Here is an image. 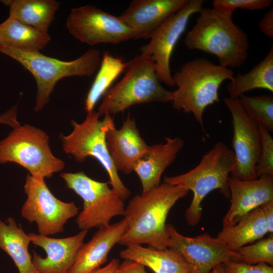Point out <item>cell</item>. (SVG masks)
<instances>
[{"label": "cell", "instance_id": "6da1fadb", "mask_svg": "<svg viewBox=\"0 0 273 273\" xmlns=\"http://www.w3.org/2000/svg\"><path fill=\"white\" fill-rule=\"evenodd\" d=\"M189 190L181 187L160 183L132 197L123 213L127 228L119 244H146L156 250L167 249V215L176 202Z\"/></svg>", "mask_w": 273, "mask_h": 273}, {"label": "cell", "instance_id": "7a4b0ae2", "mask_svg": "<svg viewBox=\"0 0 273 273\" xmlns=\"http://www.w3.org/2000/svg\"><path fill=\"white\" fill-rule=\"evenodd\" d=\"M199 14L185 36L186 47L216 56L222 66L241 67L248 57L245 32L234 23L232 16L213 9L202 8Z\"/></svg>", "mask_w": 273, "mask_h": 273}, {"label": "cell", "instance_id": "3957f363", "mask_svg": "<svg viewBox=\"0 0 273 273\" xmlns=\"http://www.w3.org/2000/svg\"><path fill=\"white\" fill-rule=\"evenodd\" d=\"M234 76L230 68L205 58H196L185 63L172 75L174 85L177 86L172 91V107L185 113H192L204 130L205 109L219 101L220 85Z\"/></svg>", "mask_w": 273, "mask_h": 273}, {"label": "cell", "instance_id": "277c9868", "mask_svg": "<svg viewBox=\"0 0 273 273\" xmlns=\"http://www.w3.org/2000/svg\"><path fill=\"white\" fill-rule=\"evenodd\" d=\"M235 163L233 151L219 141L191 170L177 175L164 177V183L192 191V202L185 212L186 220L189 225L194 226L199 222L202 215V201L213 190H219L225 198H230L228 178Z\"/></svg>", "mask_w": 273, "mask_h": 273}, {"label": "cell", "instance_id": "5b68a950", "mask_svg": "<svg viewBox=\"0 0 273 273\" xmlns=\"http://www.w3.org/2000/svg\"><path fill=\"white\" fill-rule=\"evenodd\" d=\"M128 62L123 78L103 95L100 115L117 114L138 104L172 101V91L162 85L149 56L141 53Z\"/></svg>", "mask_w": 273, "mask_h": 273}, {"label": "cell", "instance_id": "8992f818", "mask_svg": "<svg viewBox=\"0 0 273 273\" xmlns=\"http://www.w3.org/2000/svg\"><path fill=\"white\" fill-rule=\"evenodd\" d=\"M0 53L21 64L33 75L37 84L34 110L39 112L50 100L57 81L66 77L90 76L99 67L102 56L92 48L79 58L64 61L47 56L39 52H28L0 46Z\"/></svg>", "mask_w": 273, "mask_h": 273}, {"label": "cell", "instance_id": "52a82bcc", "mask_svg": "<svg viewBox=\"0 0 273 273\" xmlns=\"http://www.w3.org/2000/svg\"><path fill=\"white\" fill-rule=\"evenodd\" d=\"M100 116L98 112L93 111L87 113L82 123L72 120V131L67 135H60L63 150L79 162L85 161L88 157L96 159L106 170L109 185L124 200L131 193L122 181L114 166L106 141L107 130L114 124L113 118L111 115H105L101 120Z\"/></svg>", "mask_w": 273, "mask_h": 273}, {"label": "cell", "instance_id": "ba28073f", "mask_svg": "<svg viewBox=\"0 0 273 273\" xmlns=\"http://www.w3.org/2000/svg\"><path fill=\"white\" fill-rule=\"evenodd\" d=\"M49 136L41 129L25 124L13 128L0 142V163L15 162L37 178H50L62 170L65 163L52 153Z\"/></svg>", "mask_w": 273, "mask_h": 273}, {"label": "cell", "instance_id": "9c48e42d", "mask_svg": "<svg viewBox=\"0 0 273 273\" xmlns=\"http://www.w3.org/2000/svg\"><path fill=\"white\" fill-rule=\"evenodd\" d=\"M60 175L67 187L83 200V209L76 219L81 231L108 225L114 217L123 215L124 200L109 187V182L93 179L83 171Z\"/></svg>", "mask_w": 273, "mask_h": 273}, {"label": "cell", "instance_id": "30bf717a", "mask_svg": "<svg viewBox=\"0 0 273 273\" xmlns=\"http://www.w3.org/2000/svg\"><path fill=\"white\" fill-rule=\"evenodd\" d=\"M24 189L27 199L21 216L36 223L39 234L49 236L63 232L65 223L78 213L79 208L74 202H63L53 195L44 178L28 174Z\"/></svg>", "mask_w": 273, "mask_h": 273}, {"label": "cell", "instance_id": "8fae6325", "mask_svg": "<svg viewBox=\"0 0 273 273\" xmlns=\"http://www.w3.org/2000/svg\"><path fill=\"white\" fill-rule=\"evenodd\" d=\"M70 34L90 46L117 44L133 39L130 29L116 16L92 5L73 8L66 20Z\"/></svg>", "mask_w": 273, "mask_h": 273}, {"label": "cell", "instance_id": "7c38bea8", "mask_svg": "<svg viewBox=\"0 0 273 273\" xmlns=\"http://www.w3.org/2000/svg\"><path fill=\"white\" fill-rule=\"evenodd\" d=\"M223 102L232 117L235 163L231 177L243 180L256 179L255 167L261 150L259 124L246 113L239 99L225 97Z\"/></svg>", "mask_w": 273, "mask_h": 273}, {"label": "cell", "instance_id": "4fadbf2b", "mask_svg": "<svg viewBox=\"0 0 273 273\" xmlns=\"http://www.w3.org/2000/svg\"><path fill=\"white\" fill-rule=\"evenodd\" d=\"M202 0H188L184 6L167 19L150 38L148 43L141 48V54L149 56L154 63L160 82L174 85L170 68L171 56L191 16L199 13Z\"/></svg>", "mask_w": 273, "mask_h": 273}, {"label": "cell", "instance_id": "5bb4252c", "mask_svg": "<svg viewBox=\"0 0 273 273\" xmlns=\"http://www.w3.org/2000/svg\"><path fill=\"white\" fill-rule=\"evenodd\" d=\"M167 248L180 254L195 273H210L219 264L229 260L240 262V256L230 250L218 237L205 233L195 237L185 236L170 224H166Z\"/></svg>", "mask_w": 273, "mask_h": 273}, {"label": "cell", "instance_id": "9a60e30c", "mask_svg": "<svg viewBox=\"0 0 273 273\" xmlns=\"http://www.w3.org/2000/svg\"><path fill=\"white\" fill-rule=\"evenodd\" d=\"M87 233V230H82L74 236L63 238L29 233L31 243L42 248L47 254L42 257L32 251V262L36 270L39 273H67Z\"/></svg>", "mask_w": 273, "mask_h": 273}, {"label": "cell", "instance_id": "2e32d148", "mask_svg": "<svg viewBox=\"0 0 273 273\" xmlns=\"http://www.w3.org/2000/svg\"><path fill=\"white\" fill-rule=\"evenodd\" d=\"M107 149L116 169L130 173L136 163L149 152L150 146L140 134L135 121L129 113L121 128L110 126L106 133Z\"/></svg>", "mask_w": 273, "mask_h": 273}, {"label": "cell", "instance_id": "e0dca14e", "mask_svg": "<svg viewBox=\"0 0 273 273\" xmlns=\"http://www.w3.org/2000/svg\"><path fill=\"white\" fill-rule=\"evenodd\" d=\"M231 205L222 219L223 227L235 225L253 209L273 200V175L250 180L228 178Z\"/></svg>", "mask_w": 273, "mask_h": 273}, {"label": "cell", "instance_id": "ac0fdd59", "mask_svg": "<svg viewBox=\"0 0 273 273\" xmlns=\"http://www.w3.org/2000/svg\"><path fill=\"white\" fill-rule=\"evenodd\" d=\"M188 0H134L119 16L133 39L150 38L159 26Z\"/></svg>", "mask_w": 273, "mask_h": 273}, {"label": "cell", "instance_id": "d6986e66", "mask_svg": "<svg viewBox=\"0 0 273 273\" xmlns=\"http://www.w3.org/2000/svg\"><path fill=\"white\" fill-rule=\"evenodd\" d=\"M123 218L113 224L98 228L92 239L83 243L67 273H93L106 262L109 252L118 244L127 226Z\"/></svg>", "mask_w": 273, "mask_h": 273}, {"label": "cell", "instance_id": "ffe728a7", "mask_svg": "<svg viewBox=\"0 0 273 273\" xmlns=\"http://www.w3.org/2000/svg\"><path fill=\"white\" fill-rule=\"evenodd\" d=\"M165 143L150 146L148 153L140 159L133 171L139 176L142 186V192L158 186L166 168L175 160L178 153L184 146L179 137H166Z\"/></svg>", "mask_w": 273, "mask_h": 273}, {"label": "cell", "instance_id": "44dd1931", "mask_svg": "<svg viewBox=\"0 0 273 273\" xmlns=\"http://www.w3.org/2000/svg\"><path fill=\"white\" fill-rule=\"evenodd\" d=\"M119 256L138 262L155 273H195L194 268L180 254L168 248L156 250L141 245L128 244Z\"/></svg>", "mask_w": 273, "mask_h": 273}, {"label": "cell", "instance_id": "7402d4cb", "mask_svg": "<svg viewBox=\"0 0 273 273\" xmlns=\"http://www.w3.org/2000/svg\"><path fill=\"white\" fill-rule=\"evenodd\" d=\"M30 242L28 234L12 217H9L6 222L0 220V248L12 259L19 273H39L28 251Z\"/></svg>", "mask_w": 273, "mask_h": 273}, {"label": "cell", "instance_id": "603a6c76", "mask_svg": "<svg viewBox=\"0 0 273 273\" xmlns=\"http://www.w3.org/2000/svg\"><path fill=\"white\" fill-rule=\"evenodd\" d=\"M51 40L48 32L9 17L0 24V46L28 52H39Z\"/></svg>", "mask_w": 273, "mask_h": 273}, {"label": "cell", "instance_id": "cb8c5ba5", "mask_svg": "<svg viewBox=\"0 0 273 273\" xmlns=\"http://www.w3.org/2000/svg\"><path fill=\"white\" fill-rule=\"evenodd\" d=\"M268 233L264 214L257 207L241 218L235 225L223 227L217 237L231 250L261 239Z\"/></svg>", "mask_w": 273, "mask_h": 273}, {"label": "cell", "instance_id": "d4e9b609", "mask_svg": "<svg viewBox=\"0 0 273 273\" xmlns=\"http://www.w3.org/2000/svg\"><path fill=\"white\" fill-rule=\"evenodd\" d=\"M9 7V17L48 32L55 18L60 3L55 0H5Z\"/></svg>", "mask_w": 273, "mask_h": 273}, {"label": "cell", "instance_id": "484cf974", "mask_svg": "<svg viewBox=\"0 0 273 273\" xmlns=\"http://www.w3.org/2000/svg\"><path fill=\"white\" fill-rule=\"evenodd\" d=\"M262 88L273 92V47L266 56L248 73L239 72L228 83L229 98L239 99L247 92Z\"/></svg>", "mask_w": 273, "mask_h": 273}, {"label": "cell", "instance_id": "4316f807", "mask_svg": "<svg viewBox=\"0 0 273 273\" xmlns=\"http://www.w3.org/2000/svg\"><path fill=\"white\" fill-rule=\"evenodd\" d=\"M128 62L122 58L114 57L108 52L102 56L99 70L86 95L84 109L87 113L94 109L112 83L128 67Z\"/></svg>", "mask_w": 273, "mask_h": 273}, {"label": "cell", "instance_id": "83f0119b", "mask_svg": "<svg viewBox=\"0 0 273 273\" xmlns=\"http://www.w3.org/2000/svg\"><path fill=\"white\" fill-rule=\"evenodd\" d=\"M248 115L269 132L273 131V96L242 95L239 98Z\"/></svg>", "mask_w": 273, "mask_h": 273}, {"label": "cell", "instance_id": "f1b7e54d", "mask_svg": "<svg viewBox=\"0 0 273 273\" xmlns=\"http://www.w3.org/2000/svg\"><path fill=\"white\" fill-rule=\"evenodd\" d=\"M235 251L240 256V262L248 264L264 262L272 266L273 235L249 246H242Z\"/></svg>", "mask_w": 273, "mask_h": 273}, {"label": "cell", "instance_id": "f546056e", "mask_svg": "<svg viewBox=\"0 0 273 273\" xmlns=\"http://www.w3.org/2000/svg\"><path fill=\"white\" fill-rule=\"evenodd\" d=\"M261 136V150L255 171L257 177L273 175V139L269 131L259 124Z\"/></svg>", "mask_w": 273, "mask_h": 273}, {"label": "cell", "instance_id": "4dcf8cb0", "mask_svg": "<svg viewBox=\"0 0 273 273\" xmlns=\"http://www.w3.org/2000/svg\"><path fill=\"white\" fill-rule=\"evenodd\" d=\"M272 0H213V9L232 16L234 11L243 9L251 11L261 10L269 7Z\"/></svg>", "mask_w": 273, "mask_h": 273}, {"label": "cell", "instance_id": "1f68e13d", "mask_svg": "<svg viewBox=\"0 0 273 273\" xmlns=\"http://www.w3.org/2000/svg\"><path fill=\"white\" fill-rule=\"evenodd\" d=\"M225 273H273V267L265 263L256 265L229 260L223 263Z\"/></svg>", "mask_w": 273, "mask_h": 273}, {"label": "cell", "instance_id": "d6a6232c", "mask_svg": "<svg viewBox=\"0 0 273 273\" xmlns=\"http://www.w3.org/2000/svg\"><path fill=\"white\" fill-rule=\"evenodd\" d=\"M260 31L269 38H273V10L268 11L259 21Z\"/></svg>", "mask_w": 273, "mask_h": 273}, {"label": "cell", "instance_id": "836d02e7", "mask_svg": "<svg viewBox=\"0 0 273 273\" xmlns=\"http://www.w3.org/2000/svg\"><path fill=\"white\" fill-rule=\"evenodd\" d=\"M117 273H147L145 267L134 261L124 260L119 265Z\"/></svg>", "mask_w": 273, "mask_h": 273}, {"label": "cell", "instance_id": "e575fe53", "mask_svg": "<svg viewBox=\"0 0 273 273\" xmlns=\"http://www.w3.org/2000/svg\"><path fill=\"white\" fill-rule=\"evenodd\" d=\"M260 207L261 208L265 219L267 232L270 235L273 234V200L268 201Z\"/></svg>", "mask_w": 273, "mask_h": 273}, {"label": "cell", "instance_id": "d590c367", "mask_svg": "<svg viewBox=\"0 0 273 273\" xmlns=\"http://www.w3.org/2000/svg\"><path fill=\"white\" fill-rule=\"evenodd\" d=\"M17 109L16 105L0 115V124H8L13 128L20 125L17 120Z\"/></svg>", "mask_w": 273, "mask_h": 273}, {"label": "cell", "instance_id": "8d00e7d4", "mask_svg": "<svg viewBox=\"0 0 273 273\" xmlns=\"http://www.w3.org/2000/svg\"><path fill=\"white\" fill-rule=\"evenodd\" d=\"M119 263L118 259L113 258L106 266L100 268L93 273H117Z\"/></svg>", "mask_w": 273, "mask_h": 273}, {"label": "cell", "instance_id": "74e56055", "mask_svg": "<svg viewBox=\"0 0 273 273\" xmlns=\"http://www.w3.org/2000/svg\"><path fill=\"white\" fill-rule=\"evenodd\" d=\"M210 273H225L223 263L215 266Z\"/></svg>", "mask_w": 273, "mask_h": 273}]
</instances>
